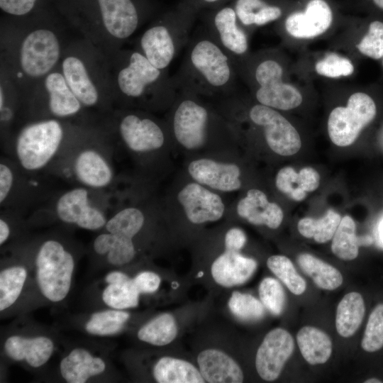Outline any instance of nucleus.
I'll return each instance as SVG.
<instances>
[{
	"instance_id": "35",
	"label": "nucleus",
	"mask_w": 383,
	"mask_h": 383,
	"mask_svg": "<svg viewBox=\"0 0 383 383\" xmlns=\"http://www.w3.org/2000/svg\"><path fill=\"white\" fill-rule=\"evenodd\" d=\"M355 223L349 216L340 220L332 238L331 250L338 258L352 260L358 255V236L355 233Z\"/></svg>"
},
{
	"instance_id": "54",
	"label": "nucleus",
	"mask_w": 383,
	"mask_h": 383,
	"mask_svg": "<svg viewBox=\"0 0 383 383\" xmlns=\"http://www.w3.org/2000/svg\"><path fill=\"white\" fill-rule=\"evenodd\" d=\"M367 4L370 5L372 9H375L383 13V0H365Z\"/></svg>"
},
{
	"instance_id": "26",
	"label": "nucleus",
	"mask_w": 383,
	"mask_h": 383,
	"mask_svg": "<svg viewBox=\"0 0 383 383\" xmlns=\"http://www.w3.org/2000/svg\"><path fill=\"white\" fill-rule=\"evenodd\" d=\"M105 369L106 363L101 357L80 348L71 350L60 363V374L69 383H84L90 377L101 374Z\"/></svg>"
},
{
	"instance_id": "57",
	"label": "nucleus",
	"mask_w": 383,
	"mask_h": 383,
	"mask_svg": "<svg viewBox=\"0 0 383 383\" xmlns=\"http://www.w3.org/2000/svg\"><path fill=\"white\" fill-rule=\"evenodd\" d=\"M365 383H381L382 382L380 379L376 378H370L364 382Z\"/></svg>"
},
{
	"instance_id": "20",
	"label": "nucleus",
	"mask_w": 383,
	"mask_h": 383,
	"mask_svg": "<svg viewBox=\"0 0 383 383\" xmlns=\"http://www.w3.org/2000/svg\"><path fill=\"white\" fill-rule=\"evenodd\" d=\"M333 17V10L329 1L308 0L304 9L292 11L287 16L284 28L294 38H313L330 28Z\"/></svg>"
},
{
	"instance_id": "48",
	"label": "nucleus",
	"mask_w": 383,
	"mask_h": 383,
	"mask_svg": "<svg viewBox=\"0 0 383 383\" xmlns=\"http://www.w3.org/2000/svg\"><path fill=\"white\" fill-rule=\"evenodd\" d=\"M247 243L245 231L238 226L229 225L224 231L223 245L226 249L240 251Z\"/></svg>"
},
{
	"instance_id": "49",
	"label": "nucleus",
	"mask_w": 383,
	"mask_h": 383,
	"mask_svg": "<svg viewBox=\"0 0 383 383\" xmlns=\"http://www.w3.org/2000/svg\"><path fill=\"white\" fill-rule=\"evenodd\" d=\"M283 14L281 6L267 3L256 14L253 26H265L270 22L277 21Z\"/></svg>"
},
{
	"instance_id": "41",
	"label": "nucleus",
	"mask_w": 383,
	"mask_h": 383,
	"mask_svg": "<svg viewBox=\"0 0 383 383\" xmlns=\"http://www.w3.org/2000/svg\"><path fill=\"white\" fill-rule=\"evenodd\" d=\"M258 292L262 304L269 312L274 316L282 313L286 301L285 292L277 279L264 278L259 285Z\"/></svg>"
},
{
	"instance_id": "13",
	"label": "nucleus",
	"mask_w": 383,
	"mask_h": 383,
	"mask_svg": "<svg viewBox=\"0 0 383 383\" xmlns=\"http://www.w3.org/2000/svg\"><path fill=\"white\" fill-rule=\"evenodd\" d=\"M181 170L189 178L223 195L243 192L247 187L243 157L186 158Z\"/></svg>"
},
{
	"instance_id": "46",
	"label": "nucleus",
	"mask_w": 383,
	"mask_h": 383,
	"mask_svg": "<svg viewBox=\"0 0 383 383\" xmlns=\"http://www.w3.org/2000/svg\"><path fill=\"white\" fill-rule=\"evenodd\" d=\"M267 3L265 0H235L233 9L240 24L247 28L253 26L256 14Z\"/></svg>"
},
{
	"instance_id": "55",
	"label": "nucleus",
	"mask_w": 383,
	"mask_h": 383,
	"mask_svg": "<svg viewBox=\"0 0 383 383\" xmlns=\"http://www.w3.org/2000/svg\"><path fill=\"white\" fill-rule=\"evenodd\" d=\"M379 235L381 241L383 243V220L381 221L380 225L379 226Z\"/></svg>"
},
{
	"instance_id": "1",
	"label": "nucleus",
	"mask_w": 383,
	"mask_h": 383,
	"mask_svg": "<svg viewBox=\"0 0 383 383\" xmlns=\"http://www.w3.org/2000/svg\"><path fill=\"white\" fill-rule=\"evenodd\" d=\"M177 156L243 157L231 126L209 99L179 91L165 116Z\"/></svg>"
},
{
	"instance_id": "17",
	"label": "nucleus",
	"mask_w": 383,
	"mask_h": 383,
	"mask_svg": "<svg viewBox=\"0 0 383 383\" xmlns=\"http://www.w3.org/2000/svg\"><path fill=\"white\" fill-rule=\"evenodd\" d=\"M243 194L228 204L226 219L238 218L254 226L277 229L281 225L284 213L280 206L270 201L260 189L248 188Z\"/></svg>"
},
{
	"instance_id": "22",
	"label": "nucleus",
	"mask_w": 383,
	"mask_h": 383,
	"mask_svg": "<svg viewBox=\"0 0 383 383\" xmlns=\"http://www.w3.org/2000/svg\"><path fill=\"white\" fill-rule=\"evenodd\" d=\"M104 26L116 39L131 37L140 24V15L132 0H98Z\"/></svg>"
},
{
	"instance_id": "32",
	"label": "nucleus",
	"mask_w": 383,
	"mask_h": 383,
	"mask_svg": "<svg viewBox=\"0 0 383 383\" xmlns=\"http://www.w3.org/2000/svg\"><path fill=\"white\" fill-rule=\"evenodd\" d=\"M297 262L301 270L322 289L334 290L343 283V278L338 270L312 255H299Z\"/></svg>"
},
{
	"instance_id": "52",
	"label": "nucleus",
	"mask_w": 383,
	"mask_h": 383,
	"mask_svg": "<svg viewBox=\"0 0 383 383\" xmlns=\"http://www.w3.org/2000/svg\"><path fill=\"white\" fill-rule=\"evenodd\" d=\"M129 277L120 271H113L107 274L105 277V282L107 284L116 283L128 279Z\"/></svg>"
},
{
	"instance_id": "14",
	"label": "nucleus",
	"mask_w": 383,
	"mask_h": 383,
	"mask_svg": "<svg viewBox=\"0 0 383 383\" xmlns=\"http://www.w3.org/2000/svg\"><path fill=\"white\" fill-rule=\"evenodd\" d=\"M43 175L23 171L13 160L3 156L0 160V205L22 213L44 197L50 196L46 190Z\"/></svg>"
},
{
	"instance_id": "45",
	"label": "nucleus",
	"mask_w": 383,
	"mask_h": 383,
	"mask_svg": "<svg viewBox=\"0 0 383 383\" xmlns=\"http://www.w3.org/2000/svg\"><path fill=\"white\" fill-rule=\"evenodd\" d=\"M275 187L278 191L297 201H302L306 196V192L301 187L298 173L289 166L284 167L277 172Z\"/></svg>"
},
{
	"instance_id": "25",
	"label": "nucleus",
	"mask_w": 383,
	"mask_h": 383,
	"mask_svg": "<svg viewBox=\"0 0 383 383\" xmlns=\"http://www.w3.org/2000/svg\"><path fill=\"white\" fill-rule=\"evenodd\" d=\"M48 92V111L55 118H65L78 114L82 105L67 84L62 74L51 72L45 79Z\"/></svg>"
},
{
	"instance_id": "58",
	"label": "nucleus",
	"mask_w": 383,
	"mask_h": 383,
	"mask_svg": "<svg viewBox=\"0 0 383 383\" xmlns=\"http://www.w3.org/2000/svg\"><path fill=\"white\" fill-rule=\"evenodd\" d=\"M382 59H383V57H382ZM382 65H383V60H382Z\"/></svg>"
},
{
	"instance_id": "7",
	"label": "nucleus",
	"mask_w": 383,
	"mask_h": 383,
	"mask_svg": "<svg viewBox=\"0 0 383 383\" xmlns=\"http://www.w3.org/2000/svg\"><path fill=\"white\" fill-rule=\"evenodd\" d=\"M123 60L116 83L125 109L166 113L179 91L173 77L138 50L127 52Z\"/></svg>"
},
{
	"instance_id": "28",
	"label": "nucleus",
	"mask_w": 383,
	"mask_h": 383,
	"mask_svg": "<svg viewBox=\"0 0 383 383\" xmlns=\"http://www.w3.org/2000/svg\"><path fill=\"white\" fill-rule=\"evenodd\" d=\"M159 383H204L201 374L191 362L170 356L160 358L152 370Z\"/></svg>"
},
{
	"instance_id": "53",
	"label": "nucleus",
	"mask_w": 383,
	"mask_h": 383,
	"mask_svg": "<svg viewBox=\"0 0 383 383\" xmlns=\"http://www.w3.org/2000/svg\"><path fill=\"white\" fill-rule=\"evenodd\" d=\"M11 231L7 222L0 218V245H4L9 238Z\"/></svg>"
},
{
	"instance_id": "38",
	"label": "nucleus",
	"mask_w": 383,
	"mask_h": 383,
	"mask_svg": "<svg viewBox=\"0 0 383 383\" xmlns=\"http://www.w3.org/2000/svg\"><path fill=\"white\" fill-rule=\"evenodd\" d=\"M130 314L123 310L111 309L93 313L85 325L86 331L96 335H111L119 333Z\"/></svg>"
},
{
	"instance_id": "34",
	"label": "nucleus",
	"mask_w": 383,
	"mask_h": 383,
	"mask_svg": "<svg viewBox=\"0 0 383 383\" xmlns=\"http://www.w3.org/2000/svg\"><path fill=\"white\" fill-rule=\"evenodd\" d=\"M340 220L341 217L339 213L329 209L320 218L305 217L300 219L297 228L299 233L304 237L313 238L318 243H324L333 238Z\"/></svg>"
},
{
	"instance_id": "37",
	"label": "nucleus",
	"mask_w": 383,
	"mask_h": 383,
	"mask_svg": "<svg viewBox=\"0 0 383 383\" xmlns=\"http://www.w3.org/2000/svg\"><path fill=\"white\" fill-rule=\"evenodd\" d=\"M140 292L133 278L112 284H108L102 293L104 302L113 309L124 310L137 307Z\"/></svg>"
},
{
	"instance_id": "23",
	"label": "nucleus",
	"mask_w": 383,
	"mask_h": 383,
	"mask_svg": "<svg viewBox=\"0 0 383 383\" xmlns=\"http://www.w3.org/2000/svg\"><path fill=\"white\" fill-rule=\"evenodd\" d=\"M199 370L205 382L240 383L244 376L239 365L228 354L209 348L198 355Z\"/></svg>"
},
{
	"instance_id": "11",
	"label": "nucleus",
	"mask_w": 383,
	"mask_h": 383,
	"mask_svg": "<svg viewBox=\"0 0 383 383\" xmlns=\"http://www.w3.org/2000/svg\"><path fill=\"white\" fill-rule=\"evenodd\" d=\"M192 14L174 13L149 27L139 39L138 51L155 67L167 70L191 38Z\"/></svg>"
},
{
	"instance_id": "16",
	"label": "nucleus",
	"mask_w": 383,
	"mask_h": 383,
	"mask_svg": "<svg viewBox=\"0 0 383 383\" xmlns=\"http://www.w3.org/2000/svg\"><path fill=\"white\" fill-rule=\"evenodd\" d=\"M60 53L59 40L52 31L47 29L33 30L22 42L21 67L31 77L44 76L56 65Z\"/></svg>"
},
{
	"instance_id": "18",
	"label": "nucleus",
	"mask_w": 383,
	"mask_h": 383,
	"mask_svg": "<svg viewBox=\"0 0 383 383\" xmlns=\"http://www.w3.org/2000/svg\"><path fill=\"white\" fill-rule=\"evenodd\" d=\"M205 29L235 64L248 57V32L239 22L233 7L224 6L217 10Z\"/></svg>"
},
{
	"instance_id": "4",
	"label": "nucleus",
	"mask_w": 383,
	"mask_h": 383,
	"mask_svg": "<svg viewBox=\"0 0 383 383\" xmlns=\"http://www.w3.org/2000/svg\"><path fill=\"white\" fill-rule=\"evenodd\" d=\"M211 102L228 121L236 136L257 132L267 148L279 156H291L301 148L299 133L278 110L250 103L234 93Z\"/></svg>"
},
{
	"instance_id": "15",
	"label": "nucleus",
	"mask_w": 383,
	"mask_h": 383,
	"mask_svg": "<svg viewBox=\"0 0 383 383\" xmlns=\"http://www.w3.org/2000/svg\"><path fill=\"white\" fill-rule=\"evenodd\" d=\"M376 113V104L370 96L364 92L353 94L345 107L338 106L331 112L328 119L330 139L340 147L353 144Z\"/></svg>"
},
{
	"instance_id": "29",
	"label": "nucleus",
	"mask_w": 383,
	"mask_h": 383,
	"mask_svg": "<svg viewBox=\"0 0 383 383\" xmlns=\"http://www.w3.org/2000/svg\"><path fill=\"white\" fill-rule=\"evenodd\" d=\"M296 341L304 360L310 365H321L328 361L332 353V341L323 331L304 326L296 334Z\"/></svg>"
},
{
	"instance_id": "42",
	"label": "nucleus",
	"mask_w": 383,
	"mask_h": 383,
	"mask_svg": "<svg viewBox=\"0 0 383 383\" xmlns=\"http://www.w3.org/2000/svg\"><path fill=\"white\" fill-rule=\"evenodd\" d=\"M362 349L372 353L383 347V304L371 312L361 342Z\"/></svg>"
},
{
	"instance_id": "8",
	"label": "nucleus",
	"mask_w": 383,
	"mask_h": 383,
	"mask_svg": "<svg viewBox=\"0 0 383 383\" xmlns=\"http://www.w3.org/2000/svg\"><path fill=\"white\" fill-rule=\"evenodd\" d=\"M79 133H69L59 118L38 119L24 126L4 151L23 171L48 174Z\"/></svg>"
},
{
	"instance_id": "3",
	"label": "nucleus",
	"mask_w": 383,
	"mask_h": 383,
	"mask_svg": "<svg viewBox=\"0 0 383 383\" xmlns=\"http://www.w3.org/2000/svg\"><path fill=\"white\" fill-rule=\"evenodd\" d=\"M182 63L173 76L179 91L214 100L235 91V63L204 28L190 38Z\"/></svg>"
},
{
	"instance_id": "33",
	"label": "nucleus",
	"mask_w": 383,
	"mask_h": 383,
	"mask_svg": "<svg viewBox=\"0 0 383 383\" xmlns=\"http://www.w3.org/2000/svg\"><path fill=\"white\" fill-rule=\"evenodd\" d=\"M178 326L174 316L169 313H161L138 331V338L143 342L155 346H164L172 343L177 337Z\"/></svg>"
},
{
	"instance_id": "43",
	"label": "nucleus",
	"mask_w": 383,
	"mask_h": 383,
	"mask_svg": "<svg viewBox=\"0 0 383 383\" xmlns=\"http://www.w3.org/2000/svg\"><path fill=\"white\" fill-rule=\"evenodd\" d=\"M357 48L362 55L374 60L383 57V22L374 20L369 24L367 33L363 36Z\"/></svg>"
},
{
	"instance_id": "5",
	"label": "nucleus",
	"mask_w": 383,
	"mask_h": 383,
	"mask_svg": "<svg viewBox=\"0 0 383 383\" xmlns=\"http://www.w3.org/2000/svg\"><path fill=\"white\" fill-rule=\"evenodd\" d=\"M168 228L185 233L226 219L225 195L189 178L181 169L173 176L161 195Z\"/></svg>"
},
{
	"instance_id": "24",
	"label": "nucleus",
	"mask_w": 383,
	"mask_h": 383,
	"mask_svg": "<svg viewBox=\"0 0 383 383\" xmlns=\"http://www.w3.org/2000/svg\"><path fill=\"white\" fill-rule=\"evenodd\" d=\"M4 350L10 358L16 361L25 360L30 366L37 368L49 360L54 350V343L45 336L11 335L4 343Z\"/></svg>"
},
{
	"instance_id": "47",
	"label": "nucleus",
	"mask_w": 383,
	"mask_h": 383,
	"mask_svg": "<svg viewBox=\"0 0 383 383\" xmlns=\"http://www.w3.org/2000/svg\"><path fill=\"white\" fill-rule=\"evenodd\" d=\"M133 279L140 294L154 293L159 289L161 284L160 277L152 271L139 272Z\"/></svg>"
},
{
	"instance_id": "50",
	"label": "nucleus",
	"mask_w": 383,
	"mask_h": 383,
	"mask_svg": "<svg viewBox=\"0 0 383 383\" xmlns=\"http://www.w3.org/2000/svg\"><path fill=\"white\" fill-rule=\"evenodd\" d=\"M35 1L36 0H0V8L7 13L22 16L32 10Z\"/></svg>"
},
{
	"instance_id": "10",
	"label": "nucleus",
	"mask_w": 383,
	"mask_h": 383,
	"mask_svg": "<svg viewBox=\"0 0 383 383\" xmlns=\"http://www.w3.org/2000/svg\"><path fill=\"white\" fill-rule=\"evenodd\" d=\"M95 190L75 185L51 196L45 210L50 211L59 221L76 226L82 229H103L108 217L109 200L116 196V192Z\"/></svg>"
},
{
	"instance_id": "51",
	"label": "nucleus",
	"mask_w": 383,
	"mask_h": 383,
	"mask_svg": "<svg viewBox=\"0 0 383 383\" xmlns=\"http://www.w3.org/2000/svg\"><path fill=\"white\" fill-rule=\"evenodd\" d=\"M298 174L301 187L306 192H313L318 187L320 176L315 169L310 167H304Z\"/></svg>"
},
{
	"instance_id": "36",
	"label": "nucleus",
	"mask_w": 383,
	"mask_h": 383,
	"mask_svg": "<svg viewBox=\"0 0 383 383\" xmlns=\"http://www.w3.org/2000/svg\"><path fill=\"white\" fill-rule=\"evenodd\" d=\"M27 270L21 265L4 268L0 272V311L11 306L18 299L27 278Z\"/></svg>"
},
{
	"instance_id": "6",
	"label": "nucleus",
	"mask_w": 383,
	"mask_h": 383,
	"mask_svg": "<svg viewBox=\"0 0 383 383\" xmlns=\"http://www.w3.org/2000/svg\"><path fill=\"white\" fill-rule=\"evenodd\" d=\"M115 150L106 138L79 133L48 174L95 190L116 189L127 177L116 174Z\"/></svg>"
},
{
	"instance_id": "39",
	"label": "nucleus",
	"mask_w": 383,
	"mask_h": 383,
	"mask_svg": "<svg viewBox=\"0 0 383 383\" xmlns=\"http://www.w3.org/2000/svg\"><path fill=\"white\" fill-rule=\"evenodd\" d=\"M269 270L295 295L303 294L306 288V281L298 274L292 262L284 255H275L268 257Z\"/></svg>"
},
{
	"instance_id": "9",
	"label": "nucleus",
	"mask_w": 383,
	"mask_h": 383,
	"mask_svg": "<svg viewBox=\"0 0 383 383\" xmlns=\"http://www.w3.org/2000/svg\"><path fill=\"white\" fill-rule=\"evenodd\" d=\"M257 60L246 57L235 64L238 75L252 84L254 101L278 111L298 107L302 95L295 87L284 82L281 63L272 57Z\"/></svg>"
},
{
	"instance_id": "2",
	"label": "nucleus",
	"mask_w": 383,
	"mask_h": 383,
	"mask_svg": "<svg viewBox=\"0 0 383 383\" xmlns=\"http://www.w3.org/2000/svg\"><path fill=\"white\" fill-rule=\"evenodd\" d=\"M115 138L133 165L135 182L158 187L172 174L177 156L165 118L133 109L120 111L114 124Z\"/></svg>"
},
{
	"instance_id": "31",
	"label": "nucleus",
	"mask_w": 383,
	"mask_h": 383,
	"mask_svg": "<svg viewBox=\"0 0 383 383\" xmlns=\"http://www.w3.org/2000/svg\"><path fill=\"white\" fill-rule=\"evenodd\" d=\"M365 312L362 295L357 292L345 294L338 303L335 327L338 333L343 338L352 336L360 326Z\"/></svg>"
},
{
	"instance_id": "21",
	"label": "nucleus",
	"mask_w": 383,
	"mask_h": 383,
	"mask_svg": "<svg viewBox=\"0 0 383 383\" xmlns=\"http://www.w3.org/2000/svg\"><path fill=\"white\" fill-rule=\"evenodd\" d=\"M257 267L255 259L243 255L240 251L223 247V251L211 263V274L216 283L228 288L245 283L253 275Z\"/></svg>"
},
{
	"instance_id": "19",
	"label": "nucleus",
	"mask_w": 383,
	"mask_h": 383,
	"mask_svg": "<svg viewBox=\"0 0 383 383\" xmlns=\"http://www.w3.org/2000/svg\"><path fill=\"white\" fill-rule=\"evenodd\" d=\"M294 348V339L285 329L276 328L267 333L255 357V367L259 376L266 381L277 379Z\"/></svg>"
},
{
	"instance_id": "27",
	"label": "nucleus",
	"mask_w": 383,
	"mask_h": 383,
	"mask_svg": "<svg viewBox=\"0 0 383 383\" xmlns=\"http://www.w3.org/2000/svg\"><path fill=\"white\" fill-rule=\"evenodd\" d=\"M62 74L73 94L85 107H93L99 101V92L90 79L84 62L74 56L67 57L62 65Z\"/></svg>"
},
{
	"instance_id": "44",
	"label": "nucleus",
	"mask_w": 383,
	"mask_h": 383,
	"mask_svg": "<svg viewBox=\"0 0 383 383\" xmlns=\"http://www.w3.org/2000/svg\"><path fill=\"white\" fill-rule=\"evenodd\" d=\"M315 70L321 76L338 78L351 75L354 66L349 59L336 53H329L316 63Z\"/></svg>"
},
{
	"instance_id": "12",
	"label": "nucleus",
	"mask_w": 383,
	"mask_h": 383,
	"mask_svg": "<svg viewBox=\"0 0 383 383\" xmlns=\"http://www.w3.org/2000/svg\"><path fill=\"white\" fill-rule=\"evenodd\" d=\"M36 281L42 294L59 302L68 294L74 269L72 253L65 243L49 238L40 244L35 254Z\"/></svg>"
},
{
	"instance_id": "30",
	"label": "nucleus",
	"mask_w": 383,
	"mask_h": 383,
	"mask_svg": "<svg viewBox=\"0 0 383 383\" xmlns=\"http://www.w3.org/2000/svg\"><path fill=\"white\" fill-rule=\"evenodd\" d=\"M92 248L96 254L106 256L107 261L114 266L126 265L137 255L134 242L106 231L94 238Z\"/></svg>"
},
{
	"instance_id": "56",
	"label": "nucleus",
	"mask_w": 383,
	"mask_h": 383,
	"mask_svg": "<svg viewBox=\"0 0 383 383\" xmlns=\"http://www.w3.org/2000/svg\"><path fill=\"white\" fill-rule=\"evenodd\" d=\"M200 1H201V4H214L221 1L222 0H200Z\"/></svg>"
},
{
	"instance_id": "40",
	"label": "nucleus",
	"mask_w": 383,
	"mask_h": 383,
	"mask_svg": "<svg viewBox=\"0 0 383 383\" xmlns=\"http://www.w3.org/2000/svg\"><path fill=\"white\" fill-rule=\"evenodd\" d=\"M228 306L231 313L243 321H257L265 315V306L261 301L250 294L233 292Z\"/></svg>"
}]
</instances>
